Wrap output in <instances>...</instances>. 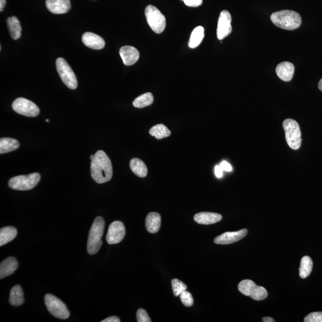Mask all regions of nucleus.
Wrapping results in <instances>:
<instances>
[{
    "label": "nucleus",
    "instance_id": "1",
    "mask_svg": "<svg viewBox=\"0 0 322 322\" xmlns=\"http://www.w3.org/2000/svg\"><path fill=\"white\" fill-rule=\"evenodd\" d=\"M91 174L97 183L108 182L113 175V168L110 159L103 150H98L94 155L91 163Z\"/></svg>",
    "mask_w": 322,
    "mask_h": 322
},
{
    "label": "nucleus",
    "instance_id": "2",
    "mask_svg": "<svg viewBox=\"0 0 322 322\" xmlns=\"http://www.w3.org/2000/svg\"><path fill=\"white\" fill-rule=\"evenodd\" d=\"M270 19L277 27L286 30H294L301 24V17L296 11L284 10L273 13Z\"/></svg>",
    "mask_w": 322,
    "mask_h": 322
},
{
    "label": "nucleus",
    "instance_id": "3",
    "mask_svg": "<svg viewBox=\"0 0 322 322\" xmlns=\"http://www.w3.org/2000/svg\"><path fill=\"white\" fill-rule=\"evenodd\" d=\"M105 221L101 217L94 220L90 230L87 241V252L90 255L98 253L102 245V238L104 233Z\"/></svg>",
    "mask_w": 322,
    "mask_h": 322
},
{
    "label": "nucleus",
    "instance_id": "4",
    "mask_svg": "<svg viewBox=\"0 0 322 322\" xmlns=\"http://www.w3.org/2000/svg\"><path fill=\"white\" fill-rule=\"evenodd\" d=\"M286 142L292 149L298 150L301 145V132L299 124L292 119H286L283 123Z\"/></svg>",
    "mask_w": 322,
    "mask_h": 322
},
{
    "label": "nucleus",
    "instance_id": "5",
    "mask_svg": "<svg viewBox=\"0 0 322 322\" xmlns=\"http://www.w3.org/2000/svg\"><path fill=\"white\" fill-rule=\"evenodd\" d=\"M41 179L40 174L34 173L26 176H18L11 178L8 183L11 189L17 191H29L38 185Z\"/></svg>",
    "mask_w": 322,
    "mask_h": 322
},
{
    "label": "nucleus",
    "instance_id": "6",
    "mask_svg": "<svg viewBox=\"0 0 322 322\" xmlns=\"http://www.w3.org/2000/svg\"><path fill=\"white\" fill-rule=\"evenodd\" d=\"M145 16L147 23L156 34H161L166 27V19L164 14L157 8L149 5L145 9Z\"/></svg>",
    "mask_w": 322,
    "mask_h": 322
},
{
    "label": "nucleus",
    "instance_id": "7",
    "mask_svg": "<svg viewBox=\"0 0 322 322\" xmlns=\"http://www.w3.org/2000/svg\"><path fill=\"white\" fill-rule=\"evenodd\" d=\"M44 302L50 314L55 318L66 319L69 317L70 313L65 304L55 295L50 294L46 295Z\"/></svg>",
    "mask_w": 322,
    "mask_h": 322
},
{
    "label": "nucleus",
    "instance_id": "8",
    "mask_svg": "<svg viewBox=\"0 0 322 322\" xmlns=\"http://www.w3.org/2000/svg\"><path fill=\"white\" fill-rule=\"evenodd\" d=\"M56 68L64 83L70 89L75 90L78 86L77 79L74 72L63 58H58L56 61Z\"/></svg>",
    "mask_w": 322,
    "mask_h": 322
},
{
    "label": "nucleus",
    "instance_id": "9",
    "mask_svg": "<svg viewBox=\"0 0 322 322\" xmlns=\"http://www.w3.org/2000/svg\"><path fill=\"white\" fill-rule=\"evenodd\" d=\"M238 289L245 296L250 297L256 301L263 300L268 295L266 289L262 286L257 285L251 280H242L238 285Z\"/></svg>",
    "mask_w": 322,
    "mask_h": 322
},
{
    "label": "nucleus",
    "instance_id": "10",
    "mask_svg": "<svg viewBox=\"0 0 322 322\" xmlns=\"http://www.w3.org/2000/svg\"><path fill=\"white\" fill-rule=\"evenodd\" d=\"M12 108L17 114L28 117H35L40 114V109L34 103L22 97L14 100Z\"/></svg>",
    "mask_w": 322,
    "mask_h": 322
},
{
    "label": "nucleus",
    "instance_id": "11",
    "mask_svg": "<svg viewBox=\"0 0 322 322\" xmlns=\"http://www.w3.org/2000/svg\"><path fill=\"white\" fill-rule=\"evenodd\" d=\"M126 236V228L120 221H115L109 227L106 241L110 245L120 243Z\"/></svg>",
    "mask_w": 322,
    "mask_h": 322
},
{
    "label": "nucleus",
    "instance_id": "12",
    "mask_svg": "<svg viewBox=\"0 0 322 322\" xmlns=\"http://www.w3.org/2000/svg\"><path fill=\"white\" fill-rule=\"evenodd\" d=\"M232 16L228 11H221L218 19L217 35L218 39L222 40L231 33Z\"/></svg>",
    "mask_w": 322,
    "mask_h": 322
},
{
    "label": "nucleus",
    "instance_id": "13",
    "mask_svg": "<svg viewBox=\"0 0 322 322\" xmlns=\"http://www.w3.org/2000/svg\"><path fill=\"white\" fill-rule=\"evenodd\" d=\"M246 229H241L237 232H228L223 233L214 239L216 244L227 245L235 243L243 239L247 235Z\"/></svg>",
    "mask_w": 322,
    "mask_h": 322
},
{
    "label": "nucleus",
    "instance_id": "14",
    "mask_svg": "<svg viewBox=\"0 0 322 322\" xmlns=\"http://www.w3.org/2000/svg\"><path fill=\"white\" fill-rule=\"evenodd\" d=\"M120 55L123 63L126 66H131L136 63L140 57L137 49L129 46L121 47Z\"/></svg>",
    "mask_w": 322,
    "mask_h": 322
},
{
    "label": "nucleus",
    "instance_id": "15",
    "mask_svg": "<svg viewBox=\"0 0 322 322\" xmlns=\"http://www.w3.org/2000/svg\"><path fill=\"white\" fill-rule=\"evenodd\" d=\"M46 4L47 9L54 14L66 13L71 8L70 0H46Z\"/></svg>",
    "mask_w": 322,
    "mask_h": 322
},
{
    "label": "nucleus",
    "instance_id": "16",
    "mask_svg": "<svg viewBox=\"0 0 322 322\" xmlns=\"http://www.w3.org/2000/svg\"><path fill=\"white\" fill-rule=\"evenodd\" d=\"M82 43L85 46L94 50H101L104 48L105 42L99 35L92 32H85L82 37Z\"/></svg>",
    "mask_w": 322,
    "mask_h": 322
},
{
    "label": "nucleus",
    "instance_id": "17",
    "mask_svg": "<svg viewBox=\"0 0 322 322\" xmlns=\"http://www.w3.org/2000/svg\"><path fill=\"white\" fill-rule=\"evenodd\" d=\"M294 64L289 62H283L277 66L276 72L277 76L282 81H290L294 74Z\"/></svg>",
    "mask_w": 322,
    "mask_h": 322
},
{
    "label": "nucleus",
    "instance_id": "18",
    "mask_svg": "<svg viewBox=\"0 0 322 322\" xmlns=\"http://www.w3.org/2000/svg\"><path fill=\"white\" fill-rule=\"evenodd\" d=\"M18 268V262L14 257H8L0 264V279L11 275Z\"/></svg>",
    "mask_w": 322,
    "mask_h": 322
},
{
    "label": "nucleus",
    "instance_id": "19",
    "mask_svg": "<svg viewBox=\"0 0 322 322\" xmlns=\"http://www.w3.org/2000/svg\"><path fill=\"white\" fill-rule=\"evenodd\" d=\"M222 215L214 213V212H202L195 214L194 216V220L196 223L200 224H214L218 222L222 219Z\"/></svg>",
    "mask_w": 322,
    "mask_h": 322
},
{
    "label": "nucleus",
    "instance_id": "20",
    "mask_svg": "<svg viewBox=\"0 0 322 322\" xmlns=\"http://www.w3.org/2000/svg\"><path fill=\"white\" fill-rule=\"evenodd\" d=\"M146 228L150 233H157L161 225V217L157 212H150L146 218Z\"/></svg>",
    "mask_w": 322,
    "mask_h": 322
},
{
    "label": "nucleus",
    "instance_id": "21",
    "mask_svg": "<svg viewBox=\"0 0 322 322\" xmlns=\"http://www.w3.org/2000/svg\"><path fill=\"white\" fill-rule=\"evenodd\" d=\"M7 25L11 38L14 40H18L22 34V27L18 19L15 16L8 17Z\"/></svg>",
    "mask_w": 322,
    "mask_h": 322
},
{
    "label": "nucleus",
    "instance_id": "22",
    "mask_svg": "<svg viewBox=\"0 0 322 322\" xmlns=\"http://www.w3.org/2000/svg\"><path fill=\"white\" fill-rule=\"evenodd\" d=\"M17 231L15 227L7 226L0 230V246L7 244L16 237Z\"/></svg>",
    "mask_w": 322,
    "mask_h": 322
},
{
    "label": "nucleus",
    "instance_id": "23",
    "mask_svg": "<svg viewBox=\"0 0 322 322\" xmlns=\"http://www.w3.org/2000/svg\"><path fill=\"white\" fill-rule=\"evenodd\" d=\"M129 167L132 172L137 176L141 178L146 177L147 168L144 162L141 159L136 158L132 159L129 163Z\"/></svg>",
    "mask_w": 322,
    "mask_h": 322
},
{
    "label": "nucleus",
    "instance_id": "24",
    "mask_svg": "<svg viewBox=\"0 0 322 322\" xmlns=\"http://www.w3.org/2000/svg\"><path fill=\"white\" fill-rule=\"evenodd\" d=\"M23 292L21 286L15 285L11 288L10 293L9 302L11 306H20L24 303Z\"/></svg>",
    "mask_w": 322,
    "mask_h": 322
},
{
    "label": "nucleus",
    "instance_id": "25",
    "mask_svg": "<svg viewBox=\"0 0 322 322\" xmlns=\"http://www.w3.org/2000/svg\"><path fill=\"white\" fill-rule=\"evenodd\" d=\"M19 141L14 138H1L0 139V153L3 154L19 148Z\"/></svg>",
    "mask_w": 322,
    "mask_h": 322
},
{
    "label": "nucleus",
    "instance_id": "26",
    "mask_svg": "<svg viewBox=\"0 0 322 322\" xmlns=\"http://www.w3.org/2000/svg\"><path fill=\"white\" fill-rule=\"evenodd\" d=\"M203 38H204V28L201 26H197L192 32L189 47L191 49L196 48L201 43Z\"/></svg>",
    "mask_w": 322,
    "mask_h": 322
},
{
    "label": "nucleus",
    "instance_id": "27",
    "mask_svg": "<svg viewBox=\"0 0 322 322\" xmlns=\"http://www.w3.org/2000/svg\"><path fill=\"white\" fill-rule=\"evenodd\" d=\"M149 134L158 140L169 137L171 132L166 126L162 124H157L152 127L149 130Z\"/></svg>",
    "mask_w": 322,
    "mask_h": 322
},
{
    "label": "nucleus",
    "instance_id": "28",
    "mask_svg": "<svg viewBox=\"0 0 322 322\" xmlns=\"http://www.w3.org/2000/svg\"><path fill=\"white\" fill-rule=\"evenodd\" d=\"M313 268V261L309 256H304L301 259L300 267L299 268L300 276L301 278L305 279L311 273Z\"/></svg>",
    "mask_w": 322,
    "mask_h": 322
},
{
    "label": "nucleus",
    "instance_id": "29",
    "mask_svg": "<svg viewBox=\"0 0 322 322\" xmlns=\"http://www.w3.org/2000/svg\"><path fill=\"white\" fill-rule=\"evenodd\" d=\"M153 96L151 93H146L142 94L135 99L132 105L135 108H143L151 105L153 102Z\"/></svg>",
    "mask_w": 322,
    "mask_h": 322
},
{
    "label": "nucleus",
    "instance_id": "30",
    "mask_svg": "<svg viewBox=\"0 0 322 322\" xmlns=\"http://www.w3.org/2000/svg\"><path fill=\"white\" fill-rule=\"evenodd\" d=\"M171 285H172L173 294L176 297L180 296L183 291L187 289V286L177 279H173Z\"/></svg>",
    "mask_w": 322,
    "mask_h": 322
},
{
    "label": "nucleus",
    "instance_id": "31",
    "mask_svg": "<svg viewBox=\"0 0 322 322\" xmlns=\"http://www.w3.org/2000/svg\"><path fill=\"white\" fill-rule=\"evenodd\" d=\"M180 300H181L183 305L186 307H191L193 306L194 300L193 296L190 292L185 290L180 295Z\"/></svg>",
    "mask_w": 322,
    "mask_h": 322
},
{
    "label": "nucleus",
    "instance_id": "32",
    "mask_svg": "<svg viewBox=\"0 0 322 322\" xmlns=\"http://www.w3.org/2000/svg\"><path fill=\"white\" fill-rule=\"evenodd\" d=\"M305 322H322V312L310 313L304 318Z\"/></svg>",
    "mask_w": 322,
    "mask_h": 322
},
{
    "label": "nucleus",
    "instance_id": "33",
    "mask_svg": "<svg viewBox=\"0 0 322 322\" xmlns=\"http://www.w3.org/2000/svg\"><path fill=\"white\" fill-rule=\"evenodd\" d=\"M137 320L138 322H151V319L145 310L140 309L137 312Z\"/></svg>",
    "mask_w": 322,
    "mask_h": 322
},
{
    "label": "nucleus",
    "instance_id": "34",
    "mask_svg": "<svg viewBox=\"0 0 322 322\" xmlns=\"http://www.w3.org/2000/svg\"><path fill=\"white\" fill-rule=\"evenodd\" d=\"M184 2L188 6L196 7L202 4V0H185Z\"/></svg>",
    "mask_w": 322,
    "mask_h": 322
},
{
    "label": "nucleus",
    "instance_id": "35",
    "mask_svg": "<svg viewBox=\"0 0 322 322\" xmlns=\"http://www.w3.org/2000/svg\"><path fill=\"white\" fill-rule=\"evenodd\" d=\"M220 165V167L222 168L223 171H228V172H230V171L232 170L231 165H230L229 162H227L225 161H223L222 162H221Z\"/></svg>",
    "mask_w": 322,
    "mask_h": 322
},
{
    "label": "nucleus",
    "instance_id": "36",
    "mask_svg": "<svg viewBox=\"0 0 322 322\" xmlns=\"http://www.w3.org/2000/svg\"><path fill=\"white\" fill-rule=\"evenodd\" d=\"M215 174L218 178H221L223 177V170L220 165H216L215 167Z\"/></svg>",
    "mask_w": 322,
    "mask_h": 322
},
{
    "label": "nucleus",
    "instance_id": "37",
    "mask_svg": "<svg viewBox=\"0 0 322 322\" xmlns=\"http://www.w3.org/2000/svg\"><path fill=\"white\" fill-rule=\"evenodd\" d=\"M102 322H120V319L119 318H118L117 316H111L101 321Z\"/></svg>",
    "mask_w": 322,
    "mask_h": 322
},
{
    "label": "nucleus",
    "instance_id": "38",
    "mask_svg": "<svg viewBox=\"0 0 322 322\" xmlns=\"http://www.w3.org/2000/svg\"><path fill=\"white\" fill-rule=\"evenodd\" d=\"M6 4V0H0V11H3V8Z\"/></svg>",
    "mask_w": 322,
    "mask_h": 322
},
{
    "label": "nucleus",
    "instance_id": "39",
    "mask_svg": "<svg viewBox=\"0 0 322 322\" xmlns=\"http://www.w3.org/2000/svg\"><path fill=\"white\" fill-rule=\"evenodd\" d=\"M262 321L265 322H276L271 317H264L262 318Z\"/></svg>",
    "mask_w": 322,
    "mask_h": 322
},
{
    "label": "nucleus",
    "instance_id": "40",
    "mask_svg": "<svg viewBox=\"0 0 322 322\" xmlns=\"http://www.w3.org/2000/svg\"><path fill=\"white\" fill-rule=\"evenodd\" d=\"M318 87L319 90L322 91V78L321 79L320 81L319 82Z\"/></svg>",
    "mask_w": 322,
    "mask_h": 322
},
{
    "label": "nucleus",
    "instance_id": "41",
    "mask_svg": "<svg viewBox=\"0 0 322 322\" xmlns=\"http://www.w3.org/2000/svg\"><path fill=\"white\" fill-rule=\"evenodd\" d=\"M94 155H91L90 156V160H93V159L94 158Z\"/></svg>",
    "mask_w": 322,
    "mask_h": 322
},
{
    "label": "nucleus",
    "instance_id": "42",
    "mask_svg": "<svg viewBox=\"0 0 322 322\" xmlns=\"http://www.w3.org/2000/svg\"><path fill=\"white\" fill-rule=\"evenodd\" d=\"M46 122H47V123H49V120H46Z\"/></svg>",
    "mask_w": 322,
    "mask_h": 322
},
{
    "label": "nucleus",
    "instance_id": "43",
    "mask_svg": "<svg viewBox=\"0 0 322 322\" xmlns=\"http://www.w3.org/2000/svg\"><path fill=\"white\" fill-rule=\"evenodd\" d=\"M182 1H185V0H182Z\"/></svg>",
    "mask_w": 322,
    "mask_h": 322
}]
</instances>
